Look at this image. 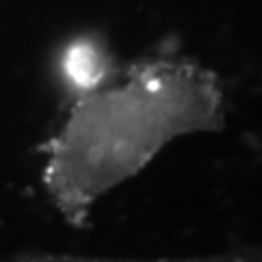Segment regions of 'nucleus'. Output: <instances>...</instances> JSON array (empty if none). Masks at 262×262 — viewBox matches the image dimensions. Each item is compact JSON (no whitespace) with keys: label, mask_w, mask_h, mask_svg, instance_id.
<instances>
[{"label":"nucleus","mask_w":262,"mask_h":262,"mask_svg":"<svg viewBox=\"0 0 262 262\" xmlns=\"http://www.w3.org/2000/svg\"><path fill=\"white\" fill-rule=\"evenodd\" d=\"M224 90L206 66L165 55L128 66L74 94L51 138L45 187L72 225L92 206L150 163L181 136L224 126Z\"/></svg>","instance_id":"nucleus-1"},{"label":"nucleus","mask_w":262,"mask_h":262,"mask_svg":"<svg viewBox=\"0 0 262 262\" xmlns=\"http://www.w3.org/2000/svg\"><path fill=\"white\" fill-rule=\"evenodd\" d=\"M33 262H262V245L229 251V253L194 256V258H171V260H85V258H51Z\"/></svg>","instance_id":"nucleus-2"}]
</instances>
